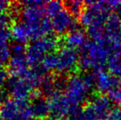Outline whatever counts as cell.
Masks as SVG:
<instances>
[{
    "mask_svg": "<svg viewBox=\"0 0 121 120\" xmlns=\"http://www.w3.org/2000/svg\"><path fill=\"white\" fill-rule=\"evenodd\" d=\"M112 54V45L106 36L100 40L86 41L80 49L79 67L82 71L103 70Z\"/></svg>",
    "mask_w": 121,
    "mask_h": 120,
    "instance_id": "cell-1",
    "label": "cell"
},
{
    "mask_svg": "<svg viewBox=\"0 0 121 120\" xmlns=\"http://www.w3.org/2000/svg\"><path fill=\"white\" fill-rule=\"evenodd\" d=\"M95 87L94 72L82 76L73 75L68 79L64 93L73 107L78 108Z\"/></svg>",
    "mask_w": 121,
    "mask_h": 120,
    "instance_id": "cell-2",
    "label": "cell"
},
{
    "mask_svg": "<svg viewBox=\"0 0 121 120\" xmlns=\"http://www.w3.org/2000/svg\"><path fill=\"white\" fill-rule=\"evenodd\" d=\"M86 8L79 17V22L87 29H105L107 18L110 15L108 1L86 2Z\"/></svg>",
    "mask_w": 121,
    "mask_h": 120,
    "instance_id": "cell-3",
    "label": "cell"
},
{
    "mask_svg": "<svg viewBox=\"0 0 121 120\" xmlns=\"http://www.w3.org/2000/svg\"><path fill=\"white\" fill-rule=\"evenodd\" d=\"M59 45L58 39L54 35H46L38 40H32L26 47V57L27 63L32 67H35L41 62L45 55L54 53Z\"/></svg>",
    "mask_w": 121,
    "mask_h": 120,
    "instance_id": "cell-4",
    "label": "cell"
},
{
    "mask_svg": "<svg viewBox=\"0 0 121 120\" xmlns=\"http://www.w3.org/2000/svg\"><path fill=\"white\" fill-rule=\"evenodd\" d=\"M112 100L108 95H96L82 108L85 120H106L114 110Z\"/></svg>",
    "mask_w": 121,
    "mask_h": 120,
    "instance_id": "cell-5",
    "label": "cell"
},
{
    "mask_svg": "<svg viewBox=\"0 0 121 120\" xmlns=\"http://www.w3.org/2000/svg\"><path fill=\"white\" fill-rule=\"evenodd\" d=\"M32 118L27 100L7 99L0 107V120H31Z\"/></svg>",
    "mask_w": 121,
    "mask_h": 120,
    "instance_id": "cell-6",
    "label": "cell"
},
{
    "mask_svg": "<svg viewBox=\"0 0 121 120\" xmlns=\"http://www.w3.org/2000/svg\"><path fill=\"white\" fill-rule=\"evenodd\" d=\"M58 67L56 72L60 74L71 73L79 67V54L76 50L64 47L57 52Z\"/></svg>",
    "mask_w": 121,
    "mask_h": 120,
    "instance_id": "cell-7",
    "label": "cell"
},
{
    "mask_svg": "<svg viewBox=\"0 0 121 120\" xmlns=\"http://www.w3.org/2000/svg\"><path fill=\"white\" fill-rule=\"evenodd\" d=\"M7 91L11 95L13 99L17 100H27L30 98L35 88L25 78L9 77L7 82Z\"/></svg>",
    "mask_w": 121,
    "mask_h": 120,
    "instance_id": "cell-8",
    "label": "cell"
},
{
    "mask_svg": "<svg viewBox=\"0 0 121 120\" xmlns=\"http://www.w3.org/2000/svg\"><path fill=\"white\" fill-rule=\"evenodd\" d=\"M49 103L50 114L53 115V117L58 119H63L65 116L69 117L70 113L74 109H76L73 107L66 98L64 93H62V91H57L50 97H49Z\"/></svg>",
    "mask_w": 121,
    "mask_h": 120,
    "instance_id": "cell-9",
    "label": "cell"
},
{
    "mask_svg": "<svg viewBox=\"0 0 121 120\" xmlns=\"http://www.w3.org/2000/svg\"><path fill=\"white\" fill-rule=\"evenodd\" d=\"M95 87L101 94L110 93L121 86L120 80L107 71L100 70L94 72Z\"/></svg>",
    "mask_w": 121,
    "mask_h": 120,
    "instance_id": "cell-10",
    "label": "cell"
},
{
    "mask_svg": "<svg viewBox=\"0 0 121 120\" xmlns=\"http://www.w3.org/2000/svg\"><path fill=\"white\" fill-rule=\"evenodd\" d=\"M52 24L53 31L59 35L68 34L71 30L78 28L75 17L65 8L59 14L53 18Z\"/></svg>",
    "mask_w": 121,
    "mask_h": 120,
    "instance_id": "cell-11",
    "label": "cell"
},
{
    "mask_svg": "<svg viewBox=\"0 0 121 120\" xmlns=\"http://www.w3.org/2000/svg\"><path fill=\"white\" fill-rule=\"evenodd\" d=\"M8 73L11 77L22 78L25 77L28 72V63H27L26 54L12 55L8 62Z\"/></svg>",
    "mask_w": 121,
    "mask_h": 120,
    "instance_id": "cell-12",
    "label": "cell"
},
{
    "mask_svg": "<svg viewBox=\"0 0 121 120\" xmlns=\"http://www.w3.org/2000/svg\"><path fill=\"white\" fill-rule=\"evenodd\" d=\"M45 15L44 8L38 7H24L20 13V17L26 25H32L42 21Z\"/></svg>",
    "mask_w": 121,
    "mask_h": 120,
    "instance_id": "cell-13",
    "label": "cell"
},
{
    "mask_svg": "<svg viewBox=\"0 0 121 120\" xmlns=\"http://www.w3.org/2000/svg\"><path fill=\"white\" fill-rule=\"evenodd\" d=\"M30 109L33 117L38 119H45L50 114L49 99L40 95L31 99Z\"/></svg>",
    "mask_w": 121,
    "mask_h": 120,
    "instance_id": "cell-14",
    "label": "cell"
},
{
    "mask_svg": "<svg viewBox=\"0 0 121 120\" xmlns=\"http://www.w3.org/2000/svg\"><path fill=\"white\" fill-rule=\"evenodd\" d=\"M86 41L87 40H86V34L78 28L71 30L70 32L66 34L63 40L65 47L73 50L78 48L81 49Z\"/></svg>",
    "mask_w": 121,
    "mask_h": 120,
    "instance_id": "cell-15",
    "label": "cell"
},
{
    "mask_svg": "<svg viewBox=\"0 0 121 120\" xmlns=\"http://www.w3.org/2000/svg\"><path fill=\"white\" fill-rule=\"evenodd\" d=\"M11 35L16 43H20L25 45L30 40L27 26L22 21L16 22L11 27Z\"/></svg>",
    "mask_w": 121,
    "mask_h": 120,
    "instance_id": "cell-16",
    "label": "cell"
},
{
    "mask_svg": "<svg viewBox=\"0 0 121 120\" xmlns=\"http://www.w3.org/2000/svg\"><path fill=\"white\" fill-rule=\"evenodd\" d=\"M39 91L41 95H46L48 97H50L53 94L57 92L54 86V77L49 73L45 74L41 80Z\"/></svg>",
    "mask_w": 121,
    "mask_h": 120,
    "instance_id": "cell-17",
    "label": "cell"
},
{
    "mask_svg": "<svg viewBox=\"0 0 121 120\" xmlns=\"http://www.w3.org/2000/svg\"><path fill=\"white\" fill-rule=\"evenodd\" d=\"M40 67L45 73H48L51 71H56L58 67V54L57 52L45 55L40 63Z\"/></svg>",
    "mask_w": 121,
    "mask_h": 120,
    "instance_id": "cell-18",
    "label": "cell"
},
{
    "mask_svg": "<svg viewBox=\"0 0 121 120\" xmlns=\"http://www.w3.org/2000/svg\"><path fill=\"white\" fill-rule=\"evenodd\" d=\"M64 4L65 9L75 18L80 17L86 8V3L82 1H67Z\"/></svg>",
    "mask_w": 121,
    "mask_h": 120,
    "instance_id": "cell-19",
    "label": "cell"
},
{
    "mask_svg": "<svg viewBox=\"0 0 121 120\" xmlns=\"http://www.w3.org/2000/svg\"><path fill=\"white\" fill-rule=\"evenodd\" d=\"M64 3L59 1H49L45 3L44 9L45 12V15L48 17L54 18L58 14L61 12L64 9Z\"/></svg>",
    "mask_w": 121,
    "mask_h": 120,
    "instance_id": "cell-20",
    "label": "cell"
},
{
    "mask_svg": "<svg viewBox=\"0 0 121 120\" xmlns=\"http://www.w3.org/2000/svg\"><path fill=\"white\" fill-rule=\"evenodd\" d=\"M10 50H11L12 55H23L26 54V52L25 45L16 43V42H14L12 46H10Z\"/></svg>",
    "mask_w": 121,
    "mask_h": 120,
    "instance_id": "cell-21",
    "label": "cell"
},
{
    "mask_svg": "<svg viewBox=\"0 0 121 120\" xmlns=\"http://www.w3.org/2000/svg\"><path fill=\"white\" fill-rule=\"evenodd\" d=\"M108 96L114 104L121 106V86L118 88L110 91L108 94Z\"/></svg>",
    "mask_w": 121,
    "mask_h": 120,
    "instance_id": "cell-22",
    "label": "cell"
},
{
    "mask_svg": "<svg viewBox=\"0 0 121 120\" xmlns=\"http://www.w3.org/2000/svg\"><path fill=\"white\" fill-rule=\"evenodd\" d=\"M10 37H12L11 29L8 27L0 28V44L8 43Z\"/></svg>",
    "mask_w": 121,
    "mask_h": 120,
    "instance_id": "cell-23",
    "label": "cell"
},
{
    "mask_svg": "<svg viewBox=\"0 0 121 120\" xmlns=\"http://www.w3.org/2000/svg\"><path fill=\"white\" fill-rule=\"evenodd\" d=\"M11 21L12 18L9 14L5 12H0V28L8 27Z\"/></svg>",
    "mask_w": 121,
    "mask_h": 120,
    "instance_id": "cell-24",
    "label": "cell"
},
{
    "mask_svg": "<svg viewBox=\"0 0 121 120\" xmlns=\"http://www.w3.org/2000/svg\"><path fill=\"white\" fill-rule=\"evenodd\" d=\"M8 75H9V73H8V70H5L3 68L0 69V91L4 86L7 85V82L9 78Z\"/></svg>",
    "mask_w": 121,
    "mask_h": 120,
    "instance_id": "cell-25",
    "label": "cell"
},
{
    "mask_svg": "<svg viewBox=\"0 0 121 120\" xmlns=\"http://www.w3.org/2000/svg\"><path fill=\"white\" fill-rule=\"evenodd\" d=\"M46 2L43 1H35V0H30V1H24L22 2L21 4L24 7H38V8H44Z\"/></svg>",
    "mask_w": 121,
    "mask_h": 120,
    "instance_id": "cell-26",
    "label": "cell"
},
{
    "mask_svg": "<svg viewBox=\"0 0 121 120\" xmlns=\"http://www.w3.org/2000/svg\"><path fill=\"white\" fill-rule=\"evenodd\" d=\"M10 2L0 0V12H4L5 11H7L10 8Z\"/></svg>",
    "mask_w": 121,
    "mask_h": 120,
    "instance_id": "cell-27",
    "label": "cell"
},
{
    "mask_svg": "<svg viewBox=\"0 0 121 120\" xmlns=\"http://www.w3.org/2000/svg\"><path fill=\"white\" fill-rule=\"evenodd\" d=\"M6 100L5 99V94L3 91H0V107H1L2 104Z\"/></svg>",
    "mask_w": 121,
    "mask_h": 120,
    "instance_id": "cell-28",
    "label": "cell"
},
{
    "mask_svg": "<svg viewBox=\"0 0 121 120\" xmlns=\"http://www.w3.org/2000/svg\"><path fill=\"white\" fill-rule=\"evenodd\" d=\"M118 115H119V120H121V109H118Z\"/></svg>",
    "mask_w": 121,
    "mask_h": 120,
    "instance_id": "cell-29",
    "label": "cell"
},
{
    "mask_svg": "<svg viewBox=\"0 0 121 120\" xmlns=\"http://www.w3.org/2000/svg\"><path fill=\"white\" fill-rule=\"evenodd\" d=\"M4 64V62H3V61L1 59V58H0V69L3 68V65Z\"/></svg>",
    "mask_w": 121,
    "mask_h": 120,
    "instance_id": "cell-30",
    "label": "cell"
},
{
    "mask_svg": "<svg viewBox=\"0 0 121 120\" xmlns=\"http://www.w3.org/2000/svg\"><path fill=\"white\" fill-rule=\"evenodd\" d=\"M46 120H60V119H55V118H51V119H48Z\"/></svg>",
    "mask_w": 121,
    "mask_h": 120,
    "instance_id": "cell-31",
    "label": "cell"
}]
</instances>
